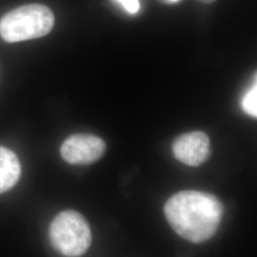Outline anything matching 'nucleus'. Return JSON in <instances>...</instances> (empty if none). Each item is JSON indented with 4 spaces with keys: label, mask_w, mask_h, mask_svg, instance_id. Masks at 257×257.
<instances>
[{
    "label": "nucleus",
    "mask_w": 257,
    "mask_h": 257,
    "mask_svg": "<svg viewBox=\"0 0 257 257\" xmlns=\"http://www.w3.org/2000/svg\"><path fill=\"white\" fill-rule=\"evenodd\" d=\"M166 219L182 238L204 243L214 236L224 215V207L213 194L199 191H181L164 205Z\"/></svg>",
    "instance_id": "nucleus-1"
},
{
    "label": "nucleus",
    "mask_w": 257,
    "mask_h": 257,
    "mask_svg": "<svg viewBox=\"0 0 257 257\" xmlns=\"http://www.w3.org/2000/svg\"><path fill=\"white\" fill-rule=\"evenodd\" d=\"M53 11L43 4H27L5 14L0 19V36L10 43L45 37L54 28Z\"/></svg>",
    "instance_id": "nucleus-2"
},
{
    "label": "nucleus",
    "mask_w": 257,
    "mask_h": 257,
    "mask_svg": "<svg viewBox=\"0 0 257 257\" xmlns=\"http://www.w3.org/2000/svg\"><path fill=\"white\" fill-rule=\"evenodd\" d=\"M49 238L53 248L66 257H79L92 244V230L86 218L73 210L59 212L50 224Z\"/></svg>",
    "instance_id": "nucleus-3"
},
{
    "label": "nucleus",
    "mask_w": 257,
    "mask_h": 257,
    "mask_svg": "<svg viewBox=\"0 0 257 257\" xmlns=\"http://www.w3.org/2000/svg\"><path fill=\"white\" fill-rule=\"evenodd\" d=\"M106 148V143L102 138L78 134L65 140L60 148V155L69 164L89 165L101 158Z\"/></svg>",
    "instance_id": "nucleus-4"
},
{
    "label": "nucleus",
    "mask_w": 257,
    "mask_h": 257,
    "mask_svg": "<svg viewBox=\"0 0 257 257\" xmlns=\"http://www.w3.org/2000/svg\"><path fill=\"white\" fill-rule=\"evenodd\" d=\"M175 159L185 165L198 167L211 156V141L203 132H192L176 138L173 144Z\"/></svg>",
    "instance_id": "nucleus-5"
},
{
    "label": "nucleus",
    "mask_w": 257,
    "mask_h": 257,
    "mask_svg": "<svg viewBox=\"0 0 257 257\" xmlns=\"http://www.w3.org/2000/svg\"><path fill=\"white\" fill-rule=\"evenodd\" d=\"M20 174L21 166L17 155L0 146V193H6L16 186Z\"/></svg>",
    "instance_id": "nucleus-6"
},
{
    "label": "nucleus",
    "mask_w": 257,
    "mask_h": 257,
    "mask_svg": "<svg viewBox=\"0 0 257 257\" xmlns=\"http://www.w3.org/2000/svg\"><path fill=\"white\" fill-rule=\"evenodd\" d=\"M242 107L244 110L253 117L257 116V87L256 82L250 89V91L244 96L242 102Z\"/></svg>",
    "instance_id": "nucleus-7"
},
{
    "label": "nucleus",
    "mask_w": 257,
    "mask_h": 257,
    "mask_svg": "<svg viewBox=\"0 0 257 257\" xmlns=\"http://www.w3.org/2000/svg\"><path fill=\"white\" fill-rule=\"evenodd\" d=\"M130 14H136L140 9L138 0H116Z\"/></svg>",
    "instance_id": "nucleus-8"
},
{
    "label": "nucleus",
    "mask_w": 257,
    "mask_h": 257,
    "mask_svg": "<svg viewBox=\"0 0 257 257\" xmlns=\"http://www.w3.org/2000/svg\"><path fill=\"white\" fill-rule=\"evenodd\" d=\"M197 1H199V2H201V3H204V4H211V3L215 2L216 0H197Z\"/></svg>",
    "instance_id": "nucleus-9"
},
{
    "label": "nucleus",
    "mask_w": 257,
    "mask_h": 257,
    "mask_svg": "<svg viewBox=\"0 0 257 257\" xmlns=\"http://www.w3.org/2000/svg\"><path fill=\"white\" fill-rule=\"evenodd\" d=\"M169 1H171V2H177V1H179V0H169Z\"/></svg>",
    "instance_id": "nucleus-10"
}]
</instances>
